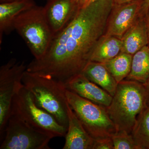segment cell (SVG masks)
<instances>
[{
    "label": "cell",
    "mask_w": 149,
    "mask_h": 149,
    "mask_svg": "<svg viewBox=\"0 0 149 149\" xmlns=\"http://www.w3.org/2000/svg\"><path fill=\"white\" fill-rule=\"evenodd\" d=\"M113 6L112 0H98L79 8L66 27L54 36L45 55L27 65V71L64 84L82 73L96 43L105 33Z\"/></svg>",
    "instance_id": "6da1fadb"
},
{
    "label": "cell",
    "mask_w": 149,
    "mask_h": 149,
    "mask_svg": "<svg viewBox=\"0 0 149 149\" xmlns=\"http://www.w3.org/2000/svg\"><path fill=\"white\" fill-rule=\"evenodd\" d=\"M147 105L143 84L126 80L118 83L111 103L106 108L116 131L131 134L137 117Z\"/></svg>",
    "instance_id": "7a4b0ae2"
},
{
    "label": "cell",
    "mask_w": 149,
    "mask_h": 149,
    "mask_svg": "<svg viewBox=\"0 0 149 149\" xmlns=\"http://www.w3.org/2000/svg\"><path fill=\"white\" fill-rule=\"evenodd\" d=\"M22 82L24 88L32 94L37 104L67 129L68 102L64 83L27 70L24 72Z\"/></svg>",
    "instance_id": "3957f363"
},
{
    "label": "cell",
    "mask_w": 149,
    "mask_h": 149,
    "mask_svg": "<svg viewBox=\"0 0 149 149\" xmlns=\"http://www.w3.org/2000/svg\"><path fill=\"white\" fill-rule=\"evenodd\" d=\"M24 40L34 59L42 57L54 36L44 13V7L35 5L20 14L13 24Z\"/></svg>",
    "instance_id": "277c9868"
},
{
    "label": "cell",
    "mask_w": 149,
    "mask_h": 149,
    "mask_svg": "<svg viewBox=\"0 0 149 149\" xmlns=\"http://www.w3.org/2000/svg\"><path fill=\"white\" fill-rule=\"evenodd\" d=\"M11 114L52 139L65 137L66 135L67 129L61 125L50 113L40 107L32 94L24 87L13 99Z\"/></svg>",
    "instance_id": "5b68a950"
},
{
    "label": "cell",
    "mask_w": 149,
    "mask_h": 149,
    "mask_svg": "<svg viewBox=\"0 0 149 149\" xmlns=\"http://www.w3.org/2000/svg\"><path fill=\"white\" fill-rule=\"evenodd\" d=\"M67 101L85 130L95 140L111 137L116 132L106 107L95 103L67 89Z\"/></svg>",
    "instance_id": "8992f818"
},
{
    "label": "cell",
    "mask_w": 149,
    "mask_h": 149,
    "mask_svg": "<svg viewBox=\"0 0 149 149\" xmlns=\"http://www.w3.org/2000/svg\"><path fill=\"white\" fill-rule=\"evenodd\" d=\"M27 65L11 59L0 68V135L3 139L14 97L24 87L22 80Z\"/></svg>",
    "instance_id": "52a82bcc"
},
{
    "label": "cell",
    "mask_w": 149,
    "mask_h": 149,
    "mask_svg": "<svg viewBox=\"0 0 149 149\" xmlns=\"http://www.w3.org/2000/svg\"><path fill=\"white\" fill-rule=\"evenodd\" d=\"M52 138L11 114L6 125L1 149H49Z\"/></svg>",
    "instance_id": "ba28073f"
},
{
    "label": "cell",
    "mask_w": 149,
    "mask_h": 149,
    "mask_svg": "<svg viewBox=\"0 0 149 149\" xmlns=\"http://www.w3.org/2000/svg\"><path fill=\"white\" fill-rule=\"evenodd\" d=\"M142 3L133 0L120 5H113L108 19L104 35L121 38L140 15Z\"/></svg>",
    "instance_id": "9c48e42d"
},
{
    "label": "cell",
    "mask_w": 149,
    "mask_h": 149,
    "mask_svg": "<svg viewBox=\"0 0 149 149\" xmlns=\"http://www.w3.org/2000/svg\"><path fill=\"white\" fill-rule=\"evenodd\" d=\"M80 8L77 0L48 1L44 13L54 37L66 27Z\"/></svg>",
    "instance_id": "30bf717a"
},
{
    "label": "cell",
    "mask_w": 149,
    "mask_h": 149,
    "mask_svg": "<svg viewBox=\"0 0 149 149\" xmlns=\"http://www.w3.org/2000/svg\"><path fill=\"white\" fill-rule=\"evenodd\" d=\"M67 90L95 103L109 106L113 97L107 91L93 83L83 73L77 74L65 83Z\"/></svg>",
    "instance_id": "8fae6325"
},
{
    "label": "cell",
    "mask_w": 149,
    "mask_h": 149,
    "mask_svg": "<svg viewBox=\"0 0 149 149\" xmlns=\"http://www.w3.org/2000/svg\"><path fill=\"white\" fill-rule=\"evenodd\" d=\"M68 126L63 149H93L95 139L85 130L80 119L67 104Z\"/></svg>",
    "instance_id": "7c38bea8"
},
{
    "label": "cell",
    "mask_w": 149,
    "mask_h": 149,
    "mask_svg": "<svg viewBox=\"0 0 149 149\" xmlns=\"http://www.w3.org/2000/svg\"><path fill=\"white\" fill-rule=\"evenodd\" d=\"M121 52L133 55L142 48L148 45V39L145 17L140 15L134 24L120 38Z\"/></svg>",
    "instance_id": "4fadbf2b"
},
{
    "label": "cell",
    "mask_w": 149,
    "mask_h": 149,
    "mask_svg": "<svg viewBox=\"0 0 149 149\" xmlns=\"http://www.w3.org/2000/svg\"><path fill=\"white\" fill-rule=\"evenodd\" d=\"M36 5L33 0H23L0 4V44L4 34L14 30L13 24L17 17L27 10Z\"/></svg>",
    "instance_id": "5bb4252c"
},
{
    "label": "cell",
    "mask_w": 149,
    "mask_h": 149,
    "mask_svg": "<svg viewBox=\"0 0 149 149\" xmlns=\"http://www.w3.org/2000/svg\"><path fill=\"white\" fill-rule=\"evenodd\" d=\"M82 73L112 97L114 96L118 83L103 63L90 61Z\"/></svg>",
    "instance_id": "9a60e30c"
},
{
    "label": "cell",
    "mask_w": 149,
    "mask_h": 149,
    "mask_svg": "<svg viewBox=\"0 0 149 149\" xmlns=\"http://www.w3.org/2000/svg\"><path fill=\"white\" fill-rule=\"evenodd\" d=\"M121 51L120 38L104 35L93 49L91 61L104 63L119 54Z\"/></svg>",
    "instance_id": "2e32d148"
},
{
    "label": "cell",
    "mask_w": 149,
    "mask_h": 149,
    "mask_svg": "<svg viewBox=\"0 0 149 149\" xmlns=\"http://www.w3.org/2000/svg\"><path fill=\"white\" fill-rule=\"evenodd\" d=\"M149 78V46H145L133 56L131 70L126 80L144 84Z\"/></svg>",
    "instance_id": "e0dca14e"
},
{
    "label": "cell",
    "mask_w": 149,
    "mask_h": 149,
    "mask_svg": "<svg viewBox=\"0 0 149 149\" xmlns=\"http://www.w3.org/2000/svg\"><path fill=\"white\" fill-rule=\"evenodd\" d=\"M139 149H149V105L140 113L131 132Z\"/></svg>",
    "instance_id": "ac0fdd59"
},
{
    "label": "cell",
    "mask_w": 149,
    "mask_h": 149,
    "mask_svg": "<svg viewBox=\"0 0 149 149\" xmlns=\"http://www.w3.org/2000/svg\"><path fill=\"white\" fill-rule=\"evenodd\" d=\"M133 56L120 52L113 58L103 63L118 83L124 80L130 73Z\"/></svg>",
    "instance_id": "d6986e66"
},
{
    "label": "cell",
    "mask_w": 149,
    "mask_h": 149,
    "mask_svg": "<svg viewBox=\"0 0 149 149\" xmlns=\"http://www.w3.org/2000/svg\"><path fill=\"white\" fill-rule=\"evenodd\" d=\"M114 149H139L132 134L126 131H116L111 136Z\"/></svg>",
    "instance_id": "ffe728a7"
},
{
    "label": "cell",
    "mask_w": 149,
    "mask_h": 149,
    "mask_svg": "<svg viewBox=\"0 0 149 149\" xmlns=\"http://www.w3.org/2000/svg\"><path fill=\"white\" fill-rule=\"evenodd\" d=\"M93 149H114L111 137L95 140Z\"/></svg>",
    "instance_id": "44dd1931"
},
{
    "label": "cell",
    "mask_w": 149,
    "mask_h": 149,
    "mask_svg": "<svg viewBox=\"0 0 149 149\" xmlns=\"http://www.w3.org/2000/svg\"><path fill=\"white\" fill-rule=\"evenodd\" d=\"M149 8V0H145L141 5L140 15L143 16L146 14Z\"/></svg>",
    "instance_id": "7402d4cb"
},
{
    "label": "cell",
    "mask_w": 149,
    "mask_h": 149,
    "mask_svg": "<svg viewBox=\"0 0 149 149\" xmlns=\"http://www.w3.org/2000/svg\"><path fill=\"white\" fill-rule=\"evenodd\" d=\"M143 84L146 91L147 104L149 105V78L146 81V83Z\"/></svg>",
    "instance_id": "603a6c76"
},
{
    "label": "cell",
    "mask_w": 149,
    "mask_h": 149,
    "mask_svg": "<svg viewBox=\"0 0 149 149\" xmlns=\"http://www.w3.org/2000/svg\"><path fill=\"white\" fill-rule=\"evenodd\" d=\"M145 15H146V16L145 17V22H146V26L147 34H148V45L149 46V8Z\"/></svg>",
    "instance_id": "cb8c5ba5"
},
{
    "label": "cell",
    "mask_w": 149,
    "mask_h": 149,
    "mask_svg": "<svg viewBox=\"0 0 149 149\" xmlns=\"http://www.w3.org/2000/svg\"><path fill=\"white\" fill-rule=\"evenodd\" d=\"M77 1L80 8L87 6L90 5L91 3V0H77Z\"/></svg>",
    "instance_id": "d4e9b609"
},
{
    "label": "cell",
    "mask_w": 149,
    "mask_h": 149,
    "mask_svg": "<svg viewBox=\"0 0 149 149\" xmlns=\"http://www.w3.org/2000/svg\"><path fill=\"white\" fill-rule=\"evenodd\" d=\"M133 0H112L113 5H120L131 1Z\"/></svg>",
    "instance_id": "484cf974"
},
{
    "label": "cell",
    "mask_w": 149,
    "mask_h": 149,
    "mask_svg": "<svg viewBox=\"0 0 149 149\" xmlns=\"http://www.w3.org/2000/svg\"><path fill=\"white\" fill-rule=\"evenodd\" d=\"M23 1V0H0L1 3L10 2L15 1Z\"/></svg>",
    "instance_id": "4316f807"
},
{
    "label": "cell",
    "mask_w": 149,
    "mask_h": 149,
    "mask_svg": "<svg viewBox=\"0 0 149 149\" xmlns=\"http://www.w3.org/2000/svg\"><path fill=\"white\" fill-rule=\"evenodd\" d=\"M98 1V0H91V3L94 2L96 1Z\"/></svg>",
    "instance_id": "83f0119b"
},
{
    "label": "cell",
    "mask_w": 149,
    "mask_h": 149,
    "mask_svg": "<svg viewBox=\"0 0 149 149\" xmlns=\"http://www.w3.org/2000/svg\"><path fill=\"white\" fill-rule=\"evenodd\" d=\"M49 1V0H47V1Z\"/></svg>",
    "instance_id": "f1b7e54d"
}]
</instances>
